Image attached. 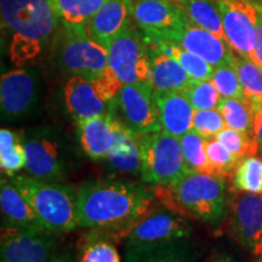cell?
Returning a JSON list of instances; mask_svg holds the SVG:
<instances>
[{
  "label": "cell",
  "mask_w": 262,
  "mask_h": 262,
  "mask_svg": "<svg viewBox=\"0 0 262 262\" xmlns=\"http://www.w3.org/2000/svg\"><path fill=\"white\" fill-rule=\"evenodd\" d=\"M153 198L152 192L131 182H88L77 191L78 226L126 237L150 211Z\"/></svg>",
  "instance_id": "6da1fadb"
},
{
  "label": "cell",
  "mask_w": 262,
  "mask_h": 262,
  "mask_svg": "<svg viewBox=\"0 0 262 262\" xmlns=\"http://www.w3.org/2000/svg\"><path fill=\"white\" fill-rule=\"evenodd\" d=\"M0 12L10 58L18 67L41 54L60 24L49 0H0Z\"/></svg>",
  "instance_id": "7a4b0ae2"
},
{
  "label": "cell",
  "mask_w": 262,
  "mask_h": 262,
  "mask_svg": "<svg viewBox=\"0 0 262 262\" xmlns=\"http://www.w3.org/2000/svg\"><path fill=\"white\" fill-rule=\"evenodd\" d=\"M8 178L29 202L49 232L63 233L79 227L77 191L70 186L25 175Z\"/></svg>",
  "instance_id": "3957f363"
},
{
  "label": "cell",
  "mask_w": 262,
  "mask_h": 262,
  "mask_svg": "<svg viewBox=\"0 0 262 262\" xmlns=\"http://www.w3.org/2000/svg\"><path fill=\"white\" fill-rule=\"evenodd\" d=\"M140 173L147 183L172 186L189 172L180 137L163 130L143 134L140 135Z\"/></svg>",
  "instance_id": "277c9868"
},
{
  "label": "cell",
  "mask_w": 262,
  "mask_h": 262,
  "mask_svg": "<svg viewBox=\"0 0 262 262\" xmlns=\"http://www.w3.org/2000/svg\"><path fill=\"white\" fill-rule=\"evenodd\" d=\"M171 187L180 204L198 220L211 226L222 221L227 204L225 178L189 171Z\"/></svg>",
  "instance_id": "5b68a950"
},
{
  "label": "cell",
  "mask_w": 262,
  "mask_h": 262,
  "mask_svg": "<svg viewBox=\"0 0 262 262\" xmlns=\"http://www.w3.org/2000/svg\"><path fill=\"white\" fill-rule=\"evenodd\" d=\"M108 64L124 85L152 83V63L145 35L131 24L108 45Z\"/></svg>",
  "instance_id": "8992f818"
},
{
  "label": "cell",
  "mask_w": 262,
  "mask_h": 262,
  "mask_svg": "<svg viewBox=\"0 0 262 262\" xmlns=\"http://www.w3.org/2000/svg\"><path fill=\"white\" fill-rule=\"evenodd\" d=\"M26 150V170L32 178L60 182L70 172V155L54 130L29 131L21 136Z\"/></svg>",
  "instance_id": "52a82bcc"
},
{
  "label": "cell",
  "mask_w": 262,
  "mask_h": 262,
  "mask_svg": "<svg viewBox=\"0 0 262 262\" xmlns=\"http://www.w3.org/2000/svg\"><path fill=\"white\" fill-rule=\"evenodd\" d=\"M62 29L57 47V60L62 70L94 80L110 68L107 47L88 32L77 33Z\"/></svg>",
  "instance_id": "ba28073f"
},
{
  "label": "cell",
  "mask_w": 262,
  "mask_h": 262,
  "mask_svg": "<svg viewBox=\"0 0 262 262\" xmlns=\"http://www.w3.org/2000/svg\"><path fill=\"white\" fill-rule=\"evenodd\" d=\"M189 222L176 212L159 209L148 211L126 235L125 249H143L187 242Z\"/></svg>",
  "instance_id": "9c48e42d"
},
{
  "label": "cell",
  "mask_w": 262,
  "mask_h": 262,
  "mask_svg": "<svg viewBox=\"0 0 262 262\" xmlns=\"http://www.w3.org/2000/svg\"><path fill=\"white\" fill-rule=\"evenodd\" d=\"M57 241L52 232L3 222L0 262H52Z\"/></svg>",
  "instance_id": "30bf717a"
},
{
  "label": "cell",
  "mask_w": 262,
  "mask_h": 262,
  "mask_svg": "<svg viewBox=\"0 0 262 262\" xmlns=\"http://www.w3.org/2000/svg\"><path fill=\"white\" fill-rule=\"evenodd\" d=\"M112 112L139 135L162 130L152 83L123 85L112 102Z\"/></svg>",
  "instance_id": "8fae6325"
},
{
  "label": "cell",
  "mask_w": 262,
  "mask_h": 262,
  "mask_svg": "<svg viewBox=\"0 0 262 262\" xmlns=\"http://www.w3.org/2000/svg\"><path fill=\"white\" fill-rule=\"evenodd\" d=\"M39 97L37 72L29 68H16L2 75L0 108L6 120L21 119L33 112Z\"/></svg>",
  "instance_id": "7c38bea8"
},
{
  "label": "cell",
  "mask_w": 262,
  "mask_h": 262,
  "mask_svg": "<svg viewBox=\"0 0 262 262\" xmlns=\"http://www.w3.org/2000/svg\"><path fill=\"white\" fill-rule=\"evenodd\" d=\"M147 35H153V37L176 42L185 50L209 62L215 68L225 64H234L235 62V54L227 41L198 27L191 21L185 27L179 29Z\"/></svg>",
  "instance_id": "4fadbf2b"
},
{
  "label": "cell",
  "mask_w": 262,
  "mask_h": 262,
  "mask_svg": "<svg viewBox=\"0 0 262 262\" xmlns=\"http://www.w3.org/2000/svg\"><path fill=\"white\" fill-rule=\"evenodd\" d=\"M226 41L234 54L250 58L255 48L256 5L254 0H219Z\"/></svg>",
  "instance_id": "5bb4252c"
},
{
  "label": "cell",
  "mask_w": 262,
  "mask_h": 262,
  "mask_svg": "<svg viewBox=\"0 0 262 262\" xmlns=\"http://www.w3.org/2000/svg\"><path fill=\"white\" fill-rule=\"evenodd\" d=\"M231 232L255 256H262V192L235 195L231 204Z\"/></svg>",
  "instance_id": "9a60e30c"
},
{
  "label": "cell",
  "mask_w": 262,
  "mask_h": 262,
  "mask_svg": "<svg viewBox=\"0 0 262 262\" xmlns=\"http://www.w3.org/2000/svg\"><path fill=\"white\" fill-rule=\"evenodd\" d=\"M191 19L172 0H135L134 22L146 34H159L185 27Z\"/></svg>",
  "instance_id": "2e32d148"
},
{
  "label": "cell",
  "mask_w": 262,
  "mask_h": 262,
  "mask_svg": "<svg viewBox=\"0 0 262 262\" xmlns=\"http://www.w3.org/2000/svg\"><path fill=\"white\" fill-rule=\"evenodd\" d=\"M64 104L75 122L110 113L112 102H107L100 94L95 80L72 75L63 88Z\"/></svg>",
  "instance_id": "e0dca14e"
},
{
  "label": "cell",
  "mask_w": 262,
  "mask_h": 262,
  "mask_svg": "<svg viewBox=\"0 0 262 262\" xmlns=\"http://www.w3.org/2000/svg\"><path fill=\"white\" fill-rule=\"evenodd\" d=\"M153 98L163 131L181 137L193 130L195 110L183 91L153 90Z\"/></svg>",
  "instance_id": "ac0fdd59"
},
{
  "label": "cell",
  "mask_w": 262,
  "mask_h": 262,
  "mask_svg": "<svg viewBox=\"0 0 262 262\" xmlns=\"http://www.w3.org/2000/svg\"><path fill=\"white\" fill-rule=\"evenodd\" d=\"M135 0H106L88 25V33L108 48L112 39L131 25Z\"/></svg>",
  "instance_id": "d6986e66"
},
{
  "label": "cell",
  "mask_w": 262,
  "mask_h": 262,
  "mask_svg": "<svg viewBox=\"0 0 262 262\" xmlns=\"http://www.w3.org/2000/svg\"><path fill=\"white\" fill-rule=\"evenodd\" d=\"M116 116L111 111L103 116L77 123L81 148L91 159L107 160L116 137Z\"/></svg>",
  "instance_id": "ffe728a7"
},
{
  "label": "cell",
  "mask_w": 262,
  "mask_h": 262,
  "mask_svg": "<svg viewBox=\"0 0 262 262\" xmlns=\"http://www.w3.org/2000/svg\"><path fill=\"white\" fill-rule=\"evenodd\" d=\"M0 206L5 222L19 227L49 232L29 202L16 188L11 180L6 178H3L0 182Z\"/></svg>",
  "instance_id": "44dd1931"
},
{
  "label": "cell",
  "mask_w": 262,
  "mask_h": 262,
  "mask_svg": "<svg viewBox=\"0 0 262 262\" xmlns=\"http://www.w3.org/2000/svg\"><path fill=\"white\" fill-rule=\"evenodd\" d=\"M152 63V86L155 91H185L193 79L175 58L146 40Z\"/></svg>",
  "instance_id": "7402d4cb"
},
{
  "label": "cell",
  "mask_w": 262,
  "mask_h": 262,
  "mask_svg": "<svg viewBox=\"0 0 262 262\" xmlns=\"http://www.w3.org/2000/svg\"><path fill=\"white\" fill-rule=\"evenodd\" d=\"M107 160L114 170L123 173L141 172L142 168L140 135L118 118L116 120V137Z\"/></svg>",
  "instance_id": "603a6c76"
},
{
  "label": "cell",
  "mask_w": 262,
  "mask_h": 262,
  "mask_svg": "<svg viewBox=\"0 0 262 262\" xmlns=\"http://www.w3.org/2000/svg\"><path fill=\"white\" fill-rule=\"evenodd\" d=\"M106 0H49L62 28L88 32V25Z\"/></svg>",
  "instance_id": "cb8c5ba5"
},
{
  "label": "cell",
  "mask_w": 262,
  "mask_h": 262,
  "mask_svg": "<svg viewBox=\"0 0 262 262\" xmlns=\"http://www.w3.org/2000/svg\"><path fill=\"white\" fill-rule=\"evenodd\" d=\"M178 4L192 24L226 40L219 0H181Z\"/></svg>",
  "instance_id": "d4e9b609"
},
{
  "label": "cell",
  "mask_w": 262,
  "mask_h": 262,
  "mask_svg": "<svg viewBox=\"0 0 262 262\" xmlns=\"http://www.w3.org/2000/svg\"><path fill=\"white\" fill-rule=\"evenodd\" d=\"M125 262H194V254L187 242L163 247L125 249Z\"/></svg>",
  "instance_id": "484cf974"
},
{
  "label": "cell",
  "mask_w": 262,
  "mask_h": 262,
  "mask_svg": "<svg viewBox=\"0 0 262 262\" xmlns=\"http://www.w3.org/2000/svg\"><path fill=\"white\" fill-rule=\"evenodd\" d=\"M235 70L243 86L245 100L250 104L254 116L262 104V67L249 57L235 54Z\"/></svg>",
  "instance_id": "4316f807"
},
{
  "label": "cell",
  "mask_w": 262,
  "mask_h": 262,
  "mask_svg": "<svg viewBox=\"0 0 262 262\" xmlns=\"http://www.w3.org/2000/svg\"><path fill=\"white\" fill-rule=\"evenodd\" d=\"M0 166L6 176L26 168V150L21 136L8 129L0 130Z\"/></svg>",
  "instance_id": "83f0119b"
},
{
  "label": "cell",
  "mask_w": 262,
  "mask_h": 262,
  "mask_svg": "<svg viewBox=\"0 0 262 262\" xmlns=\"http://www.w3.org/2000/svg\"><path fill=\"white\" fill-rule=\"evenodd\" d=\"M217 110L224 117L226 126L254 137V113L248 101L222 97Z\"/></svg>",
  "instance_id": "f1b7e54d"
},
{
  "label": "cell",
  "mask_w": 262,
  "mask_h": 262,
  "mask_svg": "<svg viewBox=\"0 0 262 262\" xmlns=\"http://www.w3.org/2000/svg\"><path fill=\"white\" fill-rule=\"evenodd\" d=\"M232 185L239 192H262V158L248 156L239 160L233 172Z\"/></svg>",
  "instance_id": "f546056e"
},
{
  "label": "cell",
  "mask_w": 262,
  "mask_h": 262,
  "mask_svg": "<svg viewBox=\"0 0 262 262\" xmlns=\"http://www.w3.org/2000/svg\"><path fill=\"white\" fill-rule=\"evenodd\" d=\"M77 262H122V258L112 239L91 234L80 245Z\"/></svg>",
  "instance_id": "4dcf8cb0"
},
{
  "label": "cell",
  "mask_w": 262,
  "mask_h": 262,
  "mask_svg": "<svg viewBox=\"0 0 262 262\" xmlns=\"http://www.w3.org/2000/svg\"><path fill=\"white\" fill-rule=\"evenodd\" d=\"M182 145L183 156L189 171L210 173L211 170L206 157V139L194 130L188 131L187 134L180 137Z\"/></svg>",
  "instance_id": "1f68e13d"
},
{
  "label": "cell",
  "mask_w": 262,
  "mask_h": 262,
  "mask_svg": "<svg viewBox=\"0 0 262 262\" xmlns=\"http://www.w3.org/2000/svg\"><path fill=\"white\" fill-rule=\"evenodd\" d=\"M205 149L211 175L226 179L233 173L239 163V159L232 155L216 137L206 139Z\"/></svg>",
  "instance_id": "d6a6232c"
},
{
  "label": "cell",
  "mask_w": 262,
  "mask_h": 262,
  "mask_svg": "<svg viewBox=\"0 0 262 262\" xmlns=\"http://www.w3.org/2000/svg\"><path fill=\"white\" fill-rule=\"evenodd\" d=\"M183 93L195 111L217 108L222 98L211 80H193Z\"/></svg>",
  "instance_id": "836d02e7"
},
{
  "label": "cell",
  "mask_w": 262,
  "mask_h": 262,
  "mask_svg": "<svg viewBox=\"0 0 262 262\" xmlns=\"http://www.w3.org/2000/svg\"><path fill=\"white\" fill-rule=\"evenodd\" d=\"M215 137L239 160L257 153V145L253 136L231 129L228 126H226Z\"/></svg>",
  "instance_id": "e575fe53"
},
{
  "label": "cell",
  "mask_w": 262,
  "mask_h": 262,
  "mask_svg": "<svg viewBox=\"0 0 262 262\" xmlns=\"http://www.w3.org/2000/svg\"><path fill=\"white\" fill-rule=\"evenodd\" d=\"M210 80L214 83L216 89L219 90L221 97L245 100L243 86H242L241 80H239L234 64H225L216 67Z\"/></svg>",
  "instance_id": "d590c367"
},
{
  "label": "cell",
  "mask_w": 262,
  "mask_h": 262,
  "mask_svg": "<svg viewBox=\"0 0 262 262\" xmlns=\"http://www.w3.org/2000/svg\"><path fill=\"white\" fill-rule=\"evenodd\" d=\"M226 127L224 117L217 108L195 111L193 117V130L205 139L215 137Z\"/></svg>",
  "instance_id": "8d00e7d4"
},
{
  "label": "cell",
  "mask_w": 262,
  "mask_h": 262,
  "mask_svg": "<svg viewBox=\"0 0 262 262\" xmlns=\"http://www.w3.org/2000/svg\"><path fill=\"white\" fill-rule=\"evenodd\" d=\"M256 5V24H255V48L250 58L262 67V0H254Z\"/></svg>",
  "instance_id": "74e56055"
},
{
  "label": "cell",
  "mask_w": 262,
  "mask_h": 262,
  "mask_svg": "<svg viewBox=\"0 0 262 262\" xmlns=\"http://www.w3.org/2000/svg\"><path fill=\"white\" fill-rule=\"evenodd\" d=\"M254 137L257 145V153L262 156V104L254 116Z\"/></svg>",
  "instance_id": "f35d334b"
},
{
  "label": "cell",
  "mask_w": 262,
  "mask_h": 262,
  "mask_svg": "<svg viewBox=\"0 0 262 262\" xmlns=\"http://www.w3.org/2000/svg\"><path fill=\"white\" fill-rule=\"evenodd\" d=\"M205 262H237L233 255H231L227 251L224 250H215L209 255Z\"/></svg>",
  "instance_id": "ab89813d"
},
{
  "label": "cell",
  "mask_w": 262,
  "mask_h": 262,
  "mask_svg": "<svg viewBox=\"0 0 262 262\" xmlns=\"http://www.w3.org/2000/svg\"><path fill=\"white\" fill-rule=\"evenodd\" d=\"M52 262H77V260L68 251H58Z\"/></svg>",
  "instance_id": "60d3db41"
},
{
  "label": "cell",
  "mask_w": 262,
  "mask_h": 262,
  "mask_svg": "<svg viewBox=\"0 0 262 262\" xmlns=\"http://www.w3.org/2000/svg\"><path fill=\"white\" fill-rule=\"evenodd\" d=\"M257 262H262V256H260V257H258V260H257Z\"/></svg>",
  "instance_id": "b9f144b4"
},
{
  "label": "cell",
  "mask_w": 262,
  "mask_h": 262,
  "mask_svg": "<svg viewBox=\"0 0 262 262\" xmlns=\"http://www.w3.org/2000/svg\"><path fill=\"white\" fill-rule=\"evenodd\" d=\"M172 2H175V3H180V2H181V0H172Z\"/></svg>",
  "instance_id": "7bdbcfd3"
}]
</instances>
